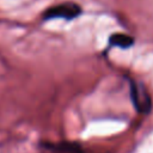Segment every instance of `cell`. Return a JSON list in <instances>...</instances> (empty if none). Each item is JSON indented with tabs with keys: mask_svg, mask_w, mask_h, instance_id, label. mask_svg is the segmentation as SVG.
<instances>
[{
	"mask_svg": "<svg viewBox=\"0 0 153 153\" xmlns=\"http://www.w3.org/2000/svg\"><path fill=\"white\" fill-rule=\"evenodd\" d=\"M130 97L131 102L140 114H148L152 108L151 96L148 94L145 86L136 81H130Z\"/></svg>",
	"mask_w": 153,
	"mask_h": 153,
	"instance_id": "cell-1",
	"label": "cell"
},
{
	"mask_svg": "<svg viewBox=\"0 0 153 153\" xmlns=\"http://www.w3.org/2000/svg\"><path fill=\"white\" fill-rule=\"evenodd\" d=\"M81 12V8L78 4L74 2H65L48 8L44 13L45 19L53 18H62V19H73L78 17Z\"/></svg>",
	"mask_w": 153,
	"mask_h": 153,
	"instance_id": "cell-2",
	"label": "cell"
},
{
	"mask_svg": "<svg viewBox=\"0 0 153 153\" xmlns=\"http://www.w3.org/2000/svg\"><path fill=\"white\" fill-rule=\"evenodd\" d=\"M109 42H110L111 45H115V47L129 48V47L133 45L134 39H133V37H130L128 35H124V33H114L110 37Z\"/></svg>",
	"mask_w": 153,
	"mask_h": 153,
	"instance_id": "cell-3",
	"label": "cell"
},
{
	"mask_svg": "<svg viewBox=\"0 0 153 153\" xmlns=\"http://www.w3.org/2000/svg\"><path fill=\"white\" fill-rule=\"evenodd\" d=\"M54 151L56 153H82L78 145H72V143H62L55 146Z\"/></svg>",
	"mask_w": 153,
	"mask_h": 153,
	"instance_id": "cell-4",
	"label": "cell"
}]
</instances>
